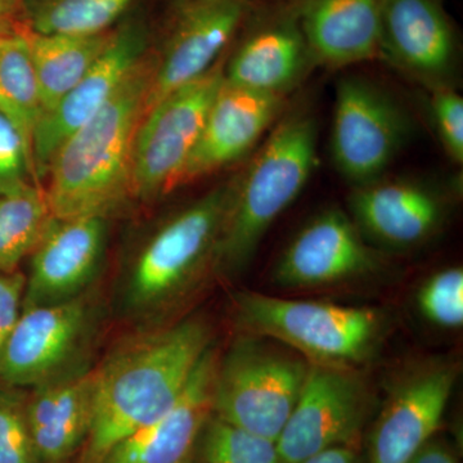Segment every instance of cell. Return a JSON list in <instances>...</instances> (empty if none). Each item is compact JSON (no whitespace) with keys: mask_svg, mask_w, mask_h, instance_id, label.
<instances>
[{"mask_svg":"<svg viewBox=\"0 0 463 463\" xmlns=\"http://www.w3.org/2000/svg\"><path fill=\"white\" fill-rule=\"evenodd\" d=\"M218 362L210 347L175 404L157 421L109 450L102 463H194L201 432L214 412Z\"/></svg>","mask_w":463,"mask_h":463,"instance_id":"19","label":"cell"},{"mask_svg":"<svg viewBox=\"0 0 463 463\" xmlns=\"http://www.w3.org/2000/svg\"><path fill=\"white\" fill-rule=\"evenodd\" d=\"M223 80L224 63L219 60L206 74L169 94L143 116L133 147L132 196L147 201L173 191Z\"/></svg>","mask_w":463,"mask_h":463,"instance_id":"7","label":"cell"},{"mask_svg":"<svg viewBox=\"0 0 463 463\" xmlns=\"http://www.w3.org/2000/svg\"><path fill=\"white\" fill-rule=\"evenodd\" d=\"M410 463H458V461L448 447L431 439Z\"/></svg>","mask_w":463,"mask_h":463,"instance_id":"33","label":"cell"},{"mask_svg":"<svg viewBox=\"0 0 463 463\" xmlns=\"http://www.w3.org/2000/svg\"><path fill=\"white\" fill-rule=\"evenodd\" d=\"M307 367L298 353L245 334L219 358L213 413L277 441L300 397Z\"/></svg>","mask_w":463,"mask_h":463,"instance_id":"6","label":"cell"},{"mask_svg":"<svg viewBox=\"0 0 463 463\" xmlns=\"http://www.w3.org/2000/svg\"><path fill=\"white\" fill-rule=\"evenodd\" d=\"M313 62L340 69L380 58L383 0H294Z\"/></svg>","mask_w":463,"mask_h":463,"instance_id":"21","label":"cell"},{"mask_svg":"<svg viewBox=\"0 0 463 463\" xmlns=\"http://www.w3.org/2000/svg\"><path fill=\"white\" fill-rule=\"evenodd\" d=\"M260 0H179L145 105V116L179 88L206 74Z\"/></svg>","mask_w":463,"mask_h":463,"instance_id":"10","label":"cell"},{"mask_svg":"<svg viewBox=\"0 0 463 463\" xmlns=\"http://www.w3.org/2000/svg\"><path fill=\"white\" fill-rule=\"evenodd\" d=\"M210 344L209 325L194 318L115 350L96 368L90 432L74 463H102L118 443L157 421L181 397Z\"/></svg>","mask_w":463,"mask_h":463,"instance_id":"1","label":"cell"},{"mask_svg":"<svg viewBox=\"0 0 463 463\" xmlns=\"http://www.w3.org/2000/svg\"><path fill=\"white\" fill-rule=\"evenodd\" d=\"M298 463H358V459L352 446H337L321 450Z\"/></svg>","mask_w":463,"mask_h":463,"instance_id":"34","label":"cell"},{"mask_svg":"<svg viewBox=\"0 0 463 463\" xmlns=\"http://www.w3.org/2000/svg\"><path fill=\"white\" fill-rule=\"evenodd\" d=\"M96 370L67 371L36 386L26 417L42 463H74L93 414Z\"/></svg>","mask_w":463,"mask_h":463,"instance_id":"20","label":"cell"},{"mask_svg":"<svg viewBox=\"0 0 463 463\" xmlns=\"http://www.w3.org/2000/svg\"><path fill=\"white\" fill-rule=\"evenodd\" d=\"M21 12V5L18 0H0V36L12 32H16L24 24L17 21Z\"/></svg>","mask_w":463,"mask_h":463,"instance_id":"35","label":"cell"},{"mask_svg":"<svg viewBox=\"0 0 463 463\" xmlns=\"http://www.w3.org/2000/svg\"><path fill=\"white\" fill-rule=\"evenodd\" d=\"M25 29L43 106L51 111L109 47L115 29L97 35L39 33Z\"/></svg>","mask_w":463,"mask_h":463,"instance_id":"23","label":"cell"},{"mask_svg":"<svg viewBox=\"0 0 463 463\" xmlns=\"http://www.w3.org/2000/svg\"><path fill=\"white\" fill-rule=\"evenodd\" d=\"M134 0H23L24 26L39 33L97 35L115 29Z\"/></svg>","mask_w":463,"mask_h":463,"instance_id":"25","label":"cell"},{"mask_svg":"<svg viewBox=\"0 0 463 463\" xmlns=\"http://www.w3.org/2000/svg\"><path fill=\"white\" fill-rule=\"evenodd\" d=\"M234 321L243 334L282 344L309 364L353 367L371 355L383 318L368 307L289 300L260 292L233 298Z\"/></svg>","mask_w":463,"mask_h":463,"instance_id":"4","label":"cell"},{"mask_svg":"<svg viewBox=\"0 0 463 463\" xmlns=\"http://www.w3.org/2000/svg\"><path fill=\"white\" fill-rule=\"evenodd\" d=\"M147 32L141 23L128 21L115 27L109 47L78 84L43 115L33 139L36 181L47 176L57 149L81 125L99 111L146 56Z\"/></svg>","mask_w":463,"mask_h":463,"instance_id":"12","label":"cell"},{"mask_svg":"<svg viewBox=\"0 0 463 463\" xmlns=\"http://www.w3.org/2000/svg\"><path fill=\"white\" fill-rule=\"evenodd\" d=\"M0 463H42L26 417V401L0 388Z\"/></svg>","mask_w":463,"mask_h":463,"instance_id":"29","label":"cell"},{"mask_svg":"<svg viewBox=\"0 0 463 463\" xmlns=\"http://www.w3.org/2000/svg\"><path fill=\"white\" fill-rule=\"evenodd\" d=\"M318 124L307 109L279 116L233 196L216 249L214 268L239 273L251 261L270 225L306 187L317 165Z\"/></svg>","mask_w":463,"mask_h":463,"instance_id":"3","label":"cell"},{"mask_svg":"<svg viewBox=\"0 0 463 463\" xmlns=\"http://www.w3.org/2000/svg\"><path fill=\"white\" fill-rule=\"evenodd\" d=\"M285 96L259 93L223 80L199 141L174 182L173 191L239 160L281 116Z\"/></svg>","mask_w":463,"mask_h":463,"instance_id":"15","label":"cell"},{"mask_svg":"<svg viewBox=\"0 0 463 463\" xmlns=\"http://www.w3.org/2000/svg\"><path fill=\"white\" fill-rule=\"evenodd\" d=\"M430 114L439 139L456 164L463 163V99L458 91L444 84L431 87Z\"/></svg>","mask_w":463,"mask_h":463,"instance_id":"30","label":"cell"},{"mask_svg":"<svg viewBox=\"0 0 463 463\" xmlns=\"http://www.w3.org/2000/svg\"><path fill=\"white\" fill-rule=\"evenodd\" d=\"M408 134L395 100L359 76L341 79L335 99L331 152L335 166L356 185L380 179Z\"/></svg>","mask_w":463,"mask_h":463,"instance_id":"8","label":"cell"},{"mask_svg":"<svg viewBox=\"0 0 463 463\" xmlns=\"http://www.w3.org/2000/svg\"><path fill=\"white\" fill-rule=\"evenodd\" d=\"M236 178L170 219L146 243L127 286V304L136 315H151L173 303L196 282L216 249L233 196Z\"/></svg>","mask_w":463,"mask_h":463,"instance_id":"5","label":"cell"},{"mask_svg":"<svg viewBox=\"0 0 463 463\" xmlns=\"http://www.w3.org/2000/svg\"><path fill=\"white\" fill-rule=\"evenodd\" d=\"M245 26L248 33L224 66V80L285 96L313 63L294 0L273 5L260 0Z\"/></svg>","mask_w":463,"mask_h":463,"instance_id":"14","label":"cell"},{"mask_svg":"<svg viewBox=\"0 0 463 463\" xmlns=\"http://www.w3.org/2000/svg\"><path fill=\"white\" fill-rule=\"evenodd\" d=\"M154 71L155 58L146 54L112 99L57 149L44 191L54 219L106 216L130 194L134 141Z\"/></svg>","mask_w":463,"mask_h":463,"instance_id":"2","label":"cell"},{"mask_svg":"<svg viewBox=\"0 0 463 463\" xmlns=\"http://www.w3.org/2000/svg\"><path fill=\"white\" fill-rule=\"evenodd\" d=\"M106 233L103 215L53 219L33 251L24 307L50 306L83 294L102 260Z\"/></svg>","mask_w":463,"mask_h":463,"instance_id":"17","label":"cell"},{"mask_svg":"<svg viewBox=\"0 0 463 463\" xmlns=\"http://www.w3.org/2000/svg\"><path fill=\"white\" fill-rule=\"evenodd\" d=\"M377 265L355 222L331 209L298 232L277 264L274 281L283 288L336 285L373 272Z\"/></svg>","mask_w":463,"mask_h":463,"instance_id":"16","label":"cell"},{"mask_svg":"<svg viewBox=\"0 0 463 463\" xmlns=\"http://www.w3.org/2000/svg\"><path fill=\"white\" fill-rule=\"evenodd\" d=\"M364 381L353 367L309 364L288 423L277 439L283 463H298L327 448L352 446L368 413Z\"/></svg>","mask_w":463,"mask_h":463,"instance_id":"9","label":"cell"},{"mask_svg":"<svg viewBox=\"0 0 463 463\" xmlns=\"http://www.w3.org/2000/svg\"><path fill=\"white\" fill-rule=\"evenodd\" d=\"M44 190L29 184L0 194V272H14L53 222Z\"/></svg>","mask_w":463,"mask_h":463,"instance_id":"26","label":"cell"},{"mask_svg":"<svg viewBox=\"0 0 463 463\" xmlns=\"http://www.w3.org/2000/svg\"><path fill=\"white\" fill-rule=\"evenodd\" d=\"M194 463H283L277 441L252 434L214 413L201 432Z\"/></svg>","mask_w":463,"mask_h":463,"instance_id":"27","label":"cell"},{"mask_svg":"<svg viewBox=\"0 0 463 463\" xmlns=\"http://www.w3.org/2000/svg\"><path fill=\"white\" fill-rule=\"evenodd\" d=\"M36 181L33 157L23 136L0 112V194H11Z\"/></svg>","mask_w":463,"mask_h":463,"instance_id":"31","label":"cell"},{"mask_svg":"<svg viewBox=\"0 0 463 463\" xmlns=\"http://www.w3.org/2000/svg\"><path fill=\"white\" fill-rule=\"evenodd\" d=\"M0 112L17 128L33 157L44 106L24 26L0 36Z\"/></svg>","mask_w":463,"mask_h":463,"instance_id":"24","label":"cell"},{"mask_svg":"<svg viewBox=\"0 0 463 463\" xmlns=\"http://www.w3.org/2000/svg\"><path fill=\"white\" fill-rule=\"evenodd\" d=\"M93 307L83 294L24 307L0 350V383L8 388L39 386L67 373L90 331Z\"/></svg>","mask_w":463,"mask_h":463,"instance_id":"11","label":"cell"},{"mask_svg":"<svg viewBox=\"0 0 463 463\" xmlns=\"http://www.w3.org/2000/svg\"><path fill=\"white\" fill-rule=\"evenodd\" d=\"M458 365L429 362L414 368L390 392L370 439V463H410L443 419Z\"/></svg>","mask_w":463,"mask_h":463,"instance_id":"13","label":"cell"},{"mask_svg":"<svg viewBox=\"0 0 463 463\" xmlns=\"http://www.w3.org/2000/svg\"><path fill=\"white\" fill-rule=\"evenodd\" d=\"M356 224L392 248H412L437 232L443 203L434 191L407 181L356 185L350 196Z\"/></svg>","mask_w":463,"mask_h":463,"instance_id":"22","label":"cell"},{"mask_svg":"<svg viewBox=\"0 0 463 463\" xmlns=\"http://www.w3.org/2000/svg\"><path fill=\"white\" fill-rule=\"evenodd\" d=\"M26 279L23 273L0 272V350L23 313Z\"/></svg>","mask_w":463,"mask_h":463,"instance_id":"32","label":"cell"},{"mask_svg":"<svg viewBox=\"0 0 463 463\" xmlns=\"http://www.w3.org/2000/svg\"><path fill=\"white\" fill-rule=\"evenodd\" d=\"M458 33L444 0H383L380 58L432 85L456 65Z\"/></svg>","mask_w":463,"mask_h":463,"instance_id":"18","label":"cell"},{"mask_svg":"<svg viewBox=\"0 0 463 463\" xmlns=\"http://www.w3.org/2000/svg\"><path fill=\"white\" fill-rule=\"evenodd\" d=\"M419 307L423 317L443 328L463 325V270L447 268L435 273L420 289Z\"/></svg>","mask_w":463,"mask_h":463,"instance_id":"28","label":"cell"}]
</instances>
